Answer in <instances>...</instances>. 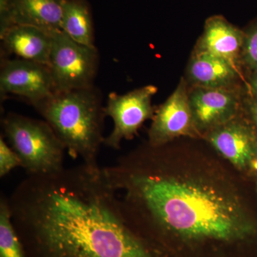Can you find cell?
<instances>
[{"instance_id": "1", "label": "cell", "mask_w": 257, "mask_h": 257, "mask_svg": "<svg viewBox=\"0 0 257 257\" xmlns=\"http://www.w3.org/2000/svg\"><path fill=\"white\" fill-rule=\"evenodd\" d=\"M103 168L126 222L162 257H257L253 179L203 139L146 142Z\"/></svg>"}, {"instance_id": "2", "label": "cell", "mask_w": 257, "mask_h": 257, "mask_svg": "<svg viewBox=\"0 0 257 257\" xmlns=\"http://www.w3.org/2000/svg\"><path fill=\"white\" fill-rule=\"evenodd\" d=\"M8 201L28 257H162L127 224L100 166L28 175Z\"/></svg>"}, {"instance_id": "3", "label": "cell", "mask_w": 257, "mask_h": 257, "mask_svg": "<svg viewBox=\"0 0 257 257\" xmlns=\"http://www.w3.org/2000/svg\"><path fill=\"white\" fill-rule=\"evenodd\" d=\"M34 107L53 128L71 157L82 159L86 165H99L106 115L100 92L94 86L55 92Z\"/></svg>"}, {"instance_id": "4", "label": "cell", "mask_w": 257, "mask_h": 257, "mask_svg": "<svg viewBox=\"0 0 257 257\" xmlns=\"http://www.w3.org/2000/svg\"><path fill=\"white\" fill-rule=\"evenodd\" d=\"M2 126L28 175H50L64 168L65 147L45 120L8 113Z\"/></svg>"}, {"instance_id": "5", "label": "cell", "mask_w": 257, "mask_h": 257, "mask_svg": "<svg viewBox=\"0 0 257 257\" xmlns=\"http://www.w3.org/2000/svg\"><path fill=\"white\" fill-rule=\"evenodd\" d=\"M96 47L74 41L62 30L52 33L50 68L56 92L93 87L99 67Z\"/></svg>"}, {"instance_id": "6", "label": "cell", "mask_w": 257, "mask_h": 257, "mask_svg": "<svg viewBox=\"0 0 257 257\" xmlns=\"http://www.w3.org/2000/svg\"><path fill=\"white\" fill-rule=\"evenodd\" d=\"M157 92L154 85L144 86L124 94L111 92L104 113L113 120L114 127L104 138V145L119 150L123 141L135 138L144 123L155 115L156 109L152 100Z\"/></svg>"}, {"instance_id": "7", "label": "cell", "mask_w": 257, "mask_h": 257, "mask_svg": "<svg viewBox=\"0 0 257 257\" xmlns=\"http://www.w3.org/2000/svg\"><path fill=\"white\" fill-rule=\"evenodd\" d=\"M202 139L238 172L251 178L257 159V132L243 112Z\"/></svg>"}, {"instance_id": "8", "label": "cell", "mask_w": 257, "mask_h": 257, "mask_svg": "<svg viewBox=\"0 0 257 257\" xmlns=\"http://www.w3.org/2000/svg\"><path fill=\"white\" fill-rule=\"evenodd\" d=\"M184 77L175 90L156 109L149 128L147 143L161 146L181 138L202 139L196 128Z\"/></svg>"}, {"instance_id": "9", "label": "cell", "mask_w": 257, "mask_h": 257, "mask_svg": "<svg viewBox=\"0 0 257 257\" xmlns=\"http://www.w3.org/2000/svg\"><path fill=\"white\" fill-rule=\"evenodd\" d=\"M56 92L49 66L15 58L2 61L0 93L16 95L35 106Z\"/></svg>"}, {"instance_id": "10", "label": "cell", "mask_w": 257, "mask_h": 257, "mask_svg": "<svg viewBox=\"0 0 257 257\" xmlns=\"http://www.w3.org/2000/svg\"><path fill=\"white\" fill-rule=\"evenodd\" d=\"M189 99L196 128L203 137L243 112L239 88L189 87Z\"/></svg>"}, {"instance_id": "11", "label": "cell", "mask_w": 257, "mask_h": 257, "mask_svg": "<svg viewBox=\"0 0 257 257\" xmlns=\"http://www.w3.org/2000/svg\"><path fill=\"white\" fill-rule=\"evenodd\" d=\"M184 79L189 87L236 89L241 75L239 67L229 61L194 51Z\"/></svg>"}, {"instance_id": "12", "label": "cell", "mask_w": 257, "mask_h": 257, "mask_svg": "<svg viewBox=\"0 0 257 257\" xmlns=\"http://www.w3.org/2000/svg\"><path fill=\"white\" fill-rule=\"evenodd\" d=\"M243 35V30L236 28L224 17L214 15L206 20L204 31L194 51L224 59L240 68Z\"/></svg>"}, {"instance_id": "13", "label": "cell", "mask_w": 257, "mask_h": 257, "mask_svg": "<svg viewBox=\"0 0 257 257\" xmlns=\"http://www.w3.org/2000/svg\"><path fill=\"white\" fill-rule=\"evenodd\" d=\"M0 39L7 55L49 66L52 34L35 27L15 25Z\"/></svg>"}, {"instance_id": "14", "label": "cell", "mask_w": 257, "mask_h": 257, "mask_svg": "<svg viewBox=\"0 0 257 257\" xmlns=\"http://www.w3.org/2000/svg\"><path fill=\"white\" fill-rule=\"evenodd\" d=\"M63 0H11L13 25L35 27L49 33L61 30Z\"/></svg>"}, {"instance_id": "15", "label": "cell", "mask_w": 257, "mask_h": 257, "mask_svg": "<svg viewBox=\"0 0 257 257\" xmlns=\"http://www.w3.org/2000/svg\"><path fill=\"white\" fill-rule=\"evenodd\" d=\"M61 30L74 41L95 46L92 12L86 0H63Z\"/></svg>"}, {"instance_id": "16", "label": "cell", "mask_w": 257, "mask_h": 257, "mask_svg": "<svg viewBox=\"0 0 257 257\" xmlns=\"http://www.w3.org/2000/svg\"><path fill=\"white\" fill-rule=\"evenodd\" d=\"M0 257H28L12 219L8 197L0 199Z\"/></svg>"}, {"instance_id": "17", "label": "cell", "mask_w": 257, "mask_h": 257, "mask_svg": "<svg viewBox=\"0 0 257 257\" xmlns=\"http://www.w3.org/2000/svg\"><path fill=\"white\" fill-rule=\"evenodd\" d=\"M243 34L240 66L251 74L257 71V19L246 27Z\"/></svg>"}, {"instance_id": "18", "label": "cell", "mask_w": 257, "mask_h": 257, "mask_svg": "<svg viewBox=\"0 0 257 257\" xmlns=\"http://www.w3.org/2000/svg\"><path fill=\"white\" fill-rule=\"evenodd\" d=\"M22 167V162L18 154L10 146L3 138L0 137V177L8 175L17 167Z\"/></svg>"}, {"instance_id": "19", "label": "cell", "mask_w": 257, "mask_h": 257, "mask_svg": "<svg viewBox=\"0 0 257 257\" xmlns=\"http://www.w3.org/2000/svg\"><path fill=\"white\" fill-rule=\"evenodd\" d=\"M11 0H0V37L13 26Z\"/></svg>"}, {"instance_id": "20", "label": "cell", "mask_w": 257, "mask_h": 257, "mask_svg": "<svg viewBox=\"0 0 257 257\" xmlns=\"http://www.w3.org/2000/svg\"><path fill=\"white\" fill-rule=\"evenodd\" d=\"M243 113L257 132V100L249 95L243 98Z\"/></svg>"}, {"instance_id": "21", "label": "cell", "mask_w": 257, "mask_h": 257, "mask_svg": "<svg viewBox=\"0 0 257 257\" xmlns=\"http://www.w3.org/2000/svg\"><path fill=\"white\" fill-rule=\"evenodd\" d=\"M247 88L248 95L257 100V71L248 74Z\"/></svg>"}, {"instance_id": "22", "label": "cell", "mask_w": 257, "mask_h": 257, "mask_svg": "<svg viewBox=\"0 0 257 257\" xmlns=\"http://www.w3.org/2000/svg\"><path fill=\"white\" fill-rule=\"evenodd\" d=\"M257 177V159L255 160V162H253L252 165V168H251V178L255 179Z\"/></svg>"}, {"instance_id": "23", "label": "cell", "mask_w": 257, "mask_h": 257, "mask_svg": "<svg viewBox=\"0 0 257 257\" xmlns=\"http://www.w3.org/2000/svg\"><path fill=\"white\" fill-rule=\"evenodd\" d=\"M253 181H254L255 189H256V193L257 196V177L256 178L253 179Z\"/></svg>"}]
</instances>
